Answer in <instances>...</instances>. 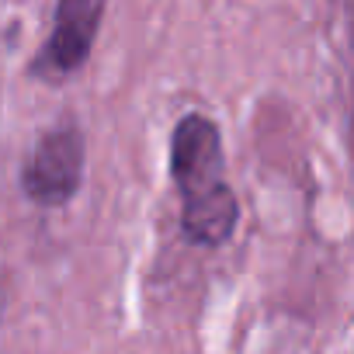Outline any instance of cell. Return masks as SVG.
Wrapping results in <instances>:
<instances>
[{"label":"cell","instance_id":"cell-1","mask_svg":"<svg viewBox=\"0 0 354 354\" xmlns=\"http://www.w3.org/2000/svg\"><path fill=\"white\" fill-rule=\"evenodd\" d=\"M170 177L181 195V233L195 247H223L240 223V202L226 181L219 125L188 111L170 132Z\"/></svg>","mask_w":354,"mask_h":354},{"label":"cell","instance_id":"cell-2","mask_svg":"<svg viewBox=\"0 0 354 354\" xmlns=\"http://www.w3.org/2000/svg\"><path fill=\"white\" fill-rule=\"evenodd\" d=\"M87 142L80 125L63 122L49 129L21 167V192L39 209H63L84 188Z\"/></svg>","mask_w":354,"mask_h":354},{"label":"cell","instance_id":"cell-3","mask_svg":"<svg viewBox=\"0 0 354 354\" xmlns=\"http://www.w3.org/2000/svg\"><path fill=\"white\" fill-rule=\"evenodd\" d=\"M101 21H104L101 0H59L53 11V32L32 56L28 77L42 84H63L66 77L80 73L97 42Z\"/></svg>","mask_w":354,"mask_h":354}]
</instances>
